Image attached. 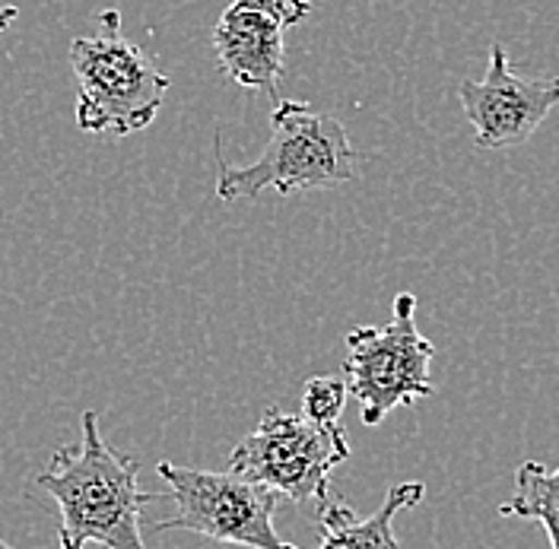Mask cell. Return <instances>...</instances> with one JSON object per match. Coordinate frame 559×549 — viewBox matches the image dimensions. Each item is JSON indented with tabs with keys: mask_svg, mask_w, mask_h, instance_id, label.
<instances>
[{
	"mask_svg": "<svg viewBox=\"0 0 559 549\" xmlns=\"http://www.w3.org/2000/svg\"><path fill=\"white\" fill-rule=\"evenodd\" d=\"M83 442L55 451L35 489L48 492L61 512V549L99 544L105 549H146L140 517L166 492H140V461L99 435V413L80 416Z\"/></svg>",
	"mask_w": 559,
	"mask_h": 549,
	"instance_id": "1",
	"label": "cell"
},
{
	"mask_svg": "<svg viewBox=\"0 0 559 549\" xmlns=\"http://www.w3.org/2000/svg\"><path fill=\"white\" fill-rule=\"evenodd\" d=\"M359 153L353 150L347 128L324 111L296 99H277L271 115V140L251 166L219 163L216 198L223 204L254 201L261 191L277 194L324 191L356 178Z\"/></svg>",
	"mask_w": 559,
	"mask_h": 549,
	"instance_id": "2",
	"label": "cell"
},
{
	"mask_svg": "<svg viewBox=\"0 0 559 549\" xmlns=\"http://www.w3.org/2000/svg\"><path fill=\"white\" fill-rule=\"evenodd\" d=\"M76 80V124L86 134H138L150 128L169 93V76L121 33V13L103 10L99 33L70 41Z\"/></svg>",
	"mask_w": 559,
	"mask_h": 549,
	"instance_id": "3",
	"label": "cell"
},
{
	"mask_svg": "<svg viewBox=\"0 0 559 549\" xmlns=\"http://www.w3.org/2000/svg\"><path fill=\"white\" fill-rule=\"evenodd\" d=\"M347 457L349 445L341 422L324 426L302 413L271 407L258 429L229 451L226 470L264 482L277 496L318 512L331 502V474Z\"/></svg>",
	"mask_w": 559,
	"mask_h": 549,
	"instance_id": "4",
	"label": "cell"
},
{
	"mask_svg": "<svg viewBox=\"0 0 559 549\" xmlns=\"http://www.w3.org/2000/svg\"><path fill=\"white\" fill-rule=\"evenodd\" d=\"M159 477L166 482V499H173L175 515L156 521L153 530H188L216 544L248 549H299L283 540L274 527L280 496L233 470H191L163 461Z\"/></svg>",
	"mask_w": 559,
	"mask_h": 549,
	"instance_id": "5",
	"label": "cell"
},
{
	"mask_svg": "<svg viewBox=\"0 0 559 549\" xmlns=\"http://www.w3.org/2000/svg\"><path fill=\"white\" fill-rule=\"evenodd\" d=\"M432 356L436 346L417 327L414 293H401L394 299V314L388 324L349 331L344 381L347 394L359 404L362 422L379 426L391 410L429 397Z\"/></svg>",
	"mask_w": 559,
	"mask_h": 549,
	"instance_id": "6",
	"label": "cell"
},
{
	"mask_svg": "<svg viewBox=\"0 0 559 549\" xmlns=\"http://www.w3.org/2000/svg\"><path fill=\"white\" fill-rule=\"evenodd\" d=\"M457 99L474 143L480 150H512L537 134L544 118L559 108V76H527L509 68L506 48H489V68L480 80L464 76Z\"/></svg>",
	"mask_w": 559,
	"mask_h": 549,
	"instance_id": "7",
	"label": "cell"
},
{
	"mask_svg": "<svg viewBox=\"0 0 559 549\" xmlns=\"http://www.w3.org/2000/svg\"><path fill=\"white\" fill-rule=\"evenodd\" d=\"M213 51L219 70L245 89H267L277 96L283 80V26L271 16L229 3L213 29Z\"/></svg>",
	"mask_w": 559,
	"mask_h": 549,
	"instance_id": "8",
	"label": "cell"
},
{
	"mask_svg": "<svg viewBox=\"0 0 559 549\" xmlns=\"http://www.w3.org/2000/svg\"><path fill=\"white\" fill-rule=\"evenodd\" d=\"M426 486L417 480L388 489L384 502L369 517H356L347 502H328L318 509L321 547L318 549H401L394 537V517L404 509H417Z\"/></svg>",
	"mask_w": 559,
	"mask_h": 549,
	"instance_id": "9",
	"label": "cell"
},
{
	"mask_svg": "<svg viewBox=\"0 0 559 549\" xmlns=\"http://www.w3.org/2000/svg\"><path fill=\"white\" fill-rule=\"evenodd\" d=\"M502 517L540 521L550 547L559 549V467H547L540 461H524L515 470V492L499 505Z\"/></svg>",
	"mask_w": 559,
	"mask_h": 549,
	"instance_id": "10",
	"label": "cell"
},
{
	"mask_svg": "<svg viewBox=\"0 0 559 549\" xmlns=\"http://www.w3.org/2000/svg\"><path fill=\"white\" fill-rule=\"evenodd\" d=\"M347 401V381L337 375H314L302 387V416L312 422H341Z\"/></svg>",
	"mask_w": 559,
	"mask_h": 549,
	"instance_id": "11",
	"label": "cell"
},
{
	"mask_svg": "<svg viewBox=\"0 0 559 549\" xmlns=\"http://www.w3.org/2000/svg\"><path fill=\"white\" fill-rule=\"evenodd\" d=\"M239 7H248V10H258L264 16H271L274 23H280L283 29L302 23L309 13H312V3L309 0H233Z\"/></svg>",
	"mask_w": 559,
	"mask_h": 549,
	"instance_id": "12",
	"label": "cell"
},
{
	"mask_svg": "<svg viewBox=\"0 0 559 549\" xmlns=\"http://www.w3.org/2000/svg\"><path fill=\"white\" fill-rule=\"evenodd\" d=\"M16 16H20V10H16V7H10V3H0V35L13 26V20H16Z\"/></svg>",
	"mask_w": 559,
	"mask_h": 549,
	"instance_id": "13",
	"label": "cell"
},
{
	"mask_svg": "<svg viewBox=\"0 0 559 549\" xmlns=\"http://www.w3.org/2000/svg\"><path fill=\"white\" fill-rule=\"evenodd\" d=\"M0 549H13V547H10V544H7V540L0 537Z\"/></svg>",
	"mask_w": 559,
	"mask_h": 549,
	"instance_id": "14",
	"label": "cell"
}]
</instances>
